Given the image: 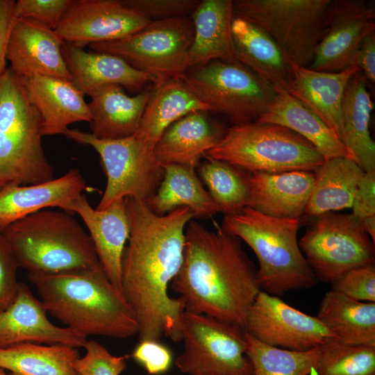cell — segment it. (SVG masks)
<instances>
[{
    "label": "cell",
    "mask_w": 375,
    "mask_h": 375,
    "mask_svg": "<svg viewBox=\"0 0 375 375\" xmlns=\"http://www.w3.org/2000/svg\"><path fill=\"white\" fill-rule=\"evenodd\" d=\"M130 234L122 258L121 292L138 325V342H180L185 303L168 287L183 262L185 228L193 218L187 207L158 215L146 201L127 197Z\"/></svg>",
    "instance_id": "1"
},
{
    "label": "cell",
    "mask_w": 375,
    "mask_h": 375,
    "mask_svg": "<svg viewBox=\"0 0 375 375\" xmlns=\"http://www.w3.org/2000/svg\"><path fill=\"white\" fill-rule=\"evenodd\" d=\"M213 230L192 219L185 233L183 262L172 281L186 312L245 327L260 288L242 240L213 221ZM245 329V328H244Z\"/></svg>",
    "instance_id": "2"
},
{
    "label": "cell",
    "mask_w": 375,
    "mask_h": 375,
    "mask_svg": "<svg viewBox=\"0 0 375 375\" xmlns=\"http://www.w3.org/2000/svg\"><path fill=\"white\" fill-rule=\"evenodd\" d=\"M49 314L85 336L126 339L138 334L135 315L102 265L78 271L28 272Z\"/></svg>",
    "instance_id": "3"
},
{
    "label": "cell",
    "mask_w": 375,
    "mask_h": 375,
    "mask_svg": "<svg viewBox=\"0 0 375 375\" xmlns=\"http://www.w3.org/2000/svg\"><path fill=\"white\" fill-rule=\"evenodd\" d=\"M222 227L244 241L259 264L257 280L262 291L280 296L317 284L297 240L301 219L277 218L250 207L224 215Z\"/></svg>",
    "instance_id": "4"
},
{
    "label": "cell",
    "mask_w": 375,
    "mask_h": 375,
    "mask_svg": "<svg viewBox=\"0 0 375 375\" xmlns=\"http://www.w3.org/2000/svg\"><path fill=\"white\" fill-rule=\"evenodd\" d=\"M19 268L59 274L100 265L89 235L73 215L44 209L3 230Z\"/></svg>",
    "instance_id": "5"
},
{
    "label": "cell",
    "mask_w": 375,
    "mask_h": 375,
    "mask_svg": "<svg viewBox=\"0 0 375 375\" xmlns=\"http://www.w3.org/2000/svg\"><path fill=\"white\" fill-rule=\"evenodd\" d=\"M42 122L20 78L7 67L0 74V192L54 178L42 142Z\"/></svg>",
    "instance_id": "6"
},
{
    "label": "cell",
    "mask_w": 375,
    "mask_h": 375,
    "mask_svg": "<svg viewBox=\"0 0 375 375\" xmlns=\"http://www.w3.org/2000/svg\"><path fill=\"white\" fill-rule=\"evenodd\" d=\"M204 157L226 162L249 173L315 172L324 157L307 140L274 124L233 125Z\"/></svg>",
    "instance_id": "7"
},
{
    "label": "cell",
    "mask_w": 375,
    "mask_h": 375,
    "mask_svg": "<svg viewBox=\"0 0 375 375\" xmlns=\"http://www.w3.org/2000/svg\"><path fill=\"white\" fill-rule=\"evenodd\" d=\"M333 0H235L234 16L267 33L290 62L310 65L326 35Z\"/></svg>",
    "instance_id": "8"
},
{
    "label": "cell",
    "mask_w": 375,
    "mask_h": 375,
    "mask_svg": "<svg viewBox=\"0 0 375 375\" xmlns=\"http://www.w3.org/2000/svg\"><path fill=\"white\" fill-rule=\"evenodd\" d=\"M181 78L209 112L224 115L233 125L256 122L277 94L236 60H216L190 68Z\"/></svg>",
    "instance_id": "9"
},
{
    "label": "cell",
    "mask_w": 375,
    "mask_h": 375,
    "mask_svg": "<svg viewBox=\"0 0 375 375\" xmlns=\"http://www.w3.org/2000/svg\"><path fill=\"white\" fill-rule=\"evenodd\" d=\"M63 135L92 147L100 157L107 182L97 209L127 197L146 201L162 180L164 167L156 160L153 149L135 134L121 139H99L91 133L68 128Z\"/></svg>",
    "instance_id": "10"
},
{
    "label": "cell",
    "mask_w": 375,
    "mask_h": 375,
    "mask_svg": "<svg viewBox=\"0 0 375 375\" xmlns=\"http://www.w3.org/2000/svg\"><path fill=\"white\" fill-rule=\"evenodd\" d=\"M193 36L191 17H178L151 21L130 36L89 47L94 51L122 58L137 70L155 77L160 84L181 78L188 70Z\"/></svg>",
    "instance_id": "11"
},
{
    "label": "cell",
    "mask_w": 375,
    "mask_h": 375,
    "mask_svg": "<svg viewBox=\"0 0 375 375\" xmlns=\"http://www.w3.org/2000/svg\"><path fill=\"white\" fill-rule=\"evenodd\" d=\"M312 219L299 245L317 281L331 283L374 262L375 243L352 214L329 212Z\"/></svg>",
    "instance_id": "12"
},
{
    "label": "cell",
    "mask_w": 375,
    "mask_h": 375,
    "mask_svg": "<svg viewBox=\"0 0 375 375\" xmlns=\"http://www.w3.org/2000/svg\"><path fill=\"white\" fill-rule=\"evenodd\" d=\"M246 334L239 326L185 311L184 351L175 365L188 375H254Z\"/></svg>",
    "instance_id": "13"
},
{
    "label": "cell",
    "mask_w": 375,
    "mask_h": 375,
    "mask_svg": "<svg viewBox=\"0 0 375 375\" xmlns=\"http://www.w3.org/2000/svg\"><path fill=\"white\" fill-rule=\"evenodd\" d=\"M244 328L265 344L290 351H306L337 340L316 317L262 290L249 310Z\"/></svg>",
    "instance_id": "14"
},
{
    "label": "cell",
    "mask_w": 375,
    "mask_h": 375,
    "mask_svg": "<svg viewBox=\"0 0 375 375\" xmlns=\"http://www.w3.org/2000/svg\"><path fill=\"white\" fill-rule=\"evenodd\" d=\"M151 22L121 0H71L54 31L63 42L83 49L130 36Z\"/></svg>",
    "instance_id": "15"
},
{
    "label": "cell",
    "mask_w": 375,
    "mask_h": 375,
    "mask_svg": "<svg viewBox=\"0 0 375 375\" xmlns=\"http://www.w3.org/2000/svg\"><path fill=\"white\" fill-rule=\"evenodd\" d=\"M375 8L365 0H333L328 31L308 68L338 72L352 66L362 40L375 31Z\"/></svg>",
    "instance_id": "16"
},
{
    "label": "cell",
    "mask_w": 375,
    "mask_h": 375,
    "mask_svg": "<svg viewBox=\"0 0 375 375\" xmlns=\"http://www.w3.org/2000/svg\"><path fill=\"white\" fill-rule=\"evenodd\" d=\"M47 310L28 285L19 283L14 301L0 311V349L21 343L64 344L83 347L87 336L68 327L53 324Z\"/></svg>",
    "instance_id": "17"
},
{
    "label": "cell",
    "mask_w": 375,
    "mask_h": 375,
    "mask_svg": "<svg viewBox=\"0 0 375 375\" xmlns=\"http://www.w3.org/2000/svg\"><path fill=\"white\" fill-rule=\"evenodd\" d=\"M63 43L45 24L33 19H17L6 47L9 67L19 78L42 75L72 81L62 52Z\"/></svg>",
    "instance_id": "18"
},
{
    "label": "cell",
    "mask_w": 375,
    "mask_h": 375,
    "mask_svg": "<svg viewBox=\"0 0 375 375\" xmlns=\"http://www.w3.org/2000/svg\"><path fill=\"white\" fill-rule=\"evenodd\" d=\"M62 52L72 83L85 95L91 97L99 89L109 85H118L138 94L149 85L158 84L155 77L137 70L114 55L85 51L65 42Z\"/></svg>",
    "instance_id": "19"
},
{
    "label": "cell",
    "mask_w": 375,
    "mask_h": 375,
    "mask_svg": "<svg viewBox=\"0 0 375 375\" xmlns=\"http://www.w3.org/2000/svg\"><path fill=\"white\" fill-rule=\"evenodd\" d=\"M71 212L82 219L108 278L122 293V258L130 234L125 199L99 210L82 194L74 202Z\"/></svg>",
    "instance_id": "20"
},
{
    "label": "cell",
    "mask_w": 375,
    "mask_h": 375,
    "mask_svg": "<svg viewBox=\"0 0 375 375\" xmlns=\"http://www.w3.org/2000/svg\"><path fill=\"white\" fill-rule=\"evenodd\" d=\"M20 79L29 103L40 116L42 136L63 135L73 123L90 122L85 94L72 81L42 75Z\"/></svg>",
    "instance_id": "21"
},
{
    "label": "cell",
    "mask_w": 375,
    "mask_h": 375,
    "mask_svg": "<svg viewBox=\"0 0 375 375\" xmlns=\"http://www.w3.org/2000/svg\"><path fill=\"white\" fill-rule=\"evenodd\" d=\"M85 189V181L78 169L49 181L6 188L0 192V228L3 230L17 220L49 208H59L72 214V206Z\"/></svg>",
    "instance_id": "22"
},
{
    "label": "cell",
    "mask_w": 375,
    "mask_h": 375,
    "mask_svg": "<svg viewBox=\"0 0 375 375\" xmlns=\"http://www.w3.org/2000/svg\"><path fill=\"white\" fill-rule=\"evenodd\" d=\"M315 178L310 171L252 173L249 207L273 217L301 219Z\"/></svg>",
    "instance_id": "23"
},
{
    "label": "cell",
    "mask_w": 375,
    "mask_h": 375,
    "mask_svg": "<svg viewBox=\"0 0 375 375\" xmlns=\"http://www.w3.org/2000/svg\"><path fill=\"white\" fill-rule=\"evenodd\" d=\"M290 63L292 80L288 92L316 114L342 141L344 90L359 69L353 65L341 72H326Z\"/></svg>",
    "instance_id": "24"
},
{
    "label": "cell",
    "mask_w": 375,
    "mask_h": 375,
    "mask_svg": "<svg viewBox=\"0 0 375 375\" xmlns=\"http://www.w3.org/2000/svg\"><path fill=\"white\" fill-rule=\"evenodd\" d=\"M206 112H191L164 131L153 148V155L162 166L180 165L196 169L205 153L217 145L224 131Z\"/></svg>",
    "instance_id": "25"
},
{
    "label": "cell",
    "mask_w": 375,
    "mask_h": 375,
    "mask_svg": "<svg viewBox=\"0 0 375 375\" xmlns=\"http://www.w3.org/2000/svg\"><path fill=\"white\" fill-rule=\"evenodd\" d=\"M231 33L235 58L275 89L288 91L291 63L274 40L251 22L234 16Z\"/></svg>",
    "instance_id": "26"
},
{
    "label": "cell",
    "mask_w": 375,
    "mask_h": 375,
    "mask_svg": "<svg viewBox=\"0 0 375 375\" xmlns=\"http://www.w3.org/2000/svg\"><path fill=\"white\" fill-rule=\"evenodd\" d=\"M233 17L231 0L199 1L191 16L194 36L188 69L212 60H235L231 33Z\"/></svg>",
    "instance_id": "27"
},
{
    "label": "cell",
    "mask_w": 375,
    "mask_h": 375,
    "mask_svg": "<svg viewBox=\"0 0 375 375\" xmlns=\"http://www.w3.org/2000/svg\"><path fill=\"white\" fill-rule=\"evenodd\" d=\"M152 88H146L133 97L127 95L118 85L99 89L88 103L91 133L97 138L107 140L135 134Z\"/></svg>",
    "instance_id": "28"
},
{
    "label": "cell",
    "mask_w": 375,
    "mask_h": 375,
    "mask_svg": "<svg viewBox=\"0 0 375 375\" xmlns=\"http://www.w3.org/2000/svg\"><path fill=\"white\" fill-rule=\"evenodd\" d=\"M276 90L274 101L256 122L278 124L293 131L310 142L324 160L349 158L343 142L316 114L285 90Z\"/></svg>",
    "instance_id": "29"
},
{
    "label": "cell",
    "mask_w": 375,
    "mask_h": 375,
    "mask_svg": "<svg viewBox=\"0 0 375 375\" xmlns=\"http://www.w3.org/2000/svg\"><path fill=\"white\" fill-rule=\"evenodd\" d=\"M374 104L360 72L348 82L342 105V136L349 158L365 172L375 170V143L369 133Z\"/></svg>",
    "instance_id": "30"
},
{
    "label": "cell",
    "mask_w": 375,
    "mask_h": 375,
    "mask_svg": "<svg viewBox=\"0 0 375 375\" xmlns=\"http://www.w3.org/2000/svg\"><path fill=\"white\" fill-rule=\"evenodd\" d=\"M209 112L181 78L154 85L135 134L149 147L154 146L164 131L181 117L194 112Z\"/></svg>",
    "instance_id": "31"
},
{
    "label": "cell",
    "mask_w": 375,
    "mask_h": 375,
    "mask_svg": "<svg viewBox=\"0 0 375 375\" xmlns=\"http://www.w3.org/2000/svg\"><path fill=\"white\" fill-rule=\"evenodd\" d=\"M156 192L145 201L156 215L167 214L179 207L191 210L194 218L208 219L221 212L197 176L195 169L167 165Z\"/></svg>",
    "instance_id": "32"
},
{
    "label": "cell",
    "mask_w": 375,
    "mask_h": 375,
    "mask_svg": "<svg viewBox=\"0 0 375 375\" xmlns=\"http://www.w3.org/2000/svg\"><path fill=\"white\" fill-rule=\"evenodd\" d=\"M364 174L361 167L349 158L325 160L315 172V183L304 216L312 218L326 212L351 208Z\"/></svg>",
    "instance_id": "33"
},
{
    "label": "cell",
    "mask_w": 375,
    "mask_h": 375,
    "mask_svg": "<svg viewBox=\"0 0 375 375\" xmlns=\"http://www.w3.org/2000/svg\"><path fill=\"white\" fill-rule=\"evenodd\" d=\"M316 317L341 343L375 347V302L353 300L330 290Z\"/></svg>",
    "instance_id": "34"
},
{
    "label": "cell",
    "mask_w": 375,
    "mask_h": 375,
    "mask_svg": "<svg viewBox=\"0 0 375 375\" xmlns=\"http://www.w3.org/2000/svg\"><path fill=\"white\" fill-rule=\"evenodd\" d=\"M78 349L26 342L0 349V368L10 375H79L74 364Z\"/></svg>",
    "instance_id": "35"
},
{
    "label": "cell",
    "mask_w": 375,
    "mask_h": 375,
    "mask_svg": "<svg viewBox=\"0 0 375 375\" xmlns=\"http://www.w3.org/2000/svg\"><path fill=\"white\" fill-rule=\"evenodd\" d=\"M206 159L197 166L198 174L221 212L232 215L249 207L251 174L226 162Z\"/></svg>",
    "instance_id": "36"
},
{
    "label": "cell",
    "mask_w": 375,
    "mask_h": 375,
    "mask_svg": "<svg viewBox=\"0 0 375 375\" xmlns=\"http://www.w3.org/2000/svg\"><path fill=\"white\" fill-rule=\"evenodd\" d=\"M246 339L254 375H309L321 351V346L303 351L272 347L247 331Z\"/></svg>",
    "instance_id": "37"
},
{
    "label": "cell",
    "mask_w": 375,
    "mask_h": 375,
    "mask_svg": "<svg viewBox=\"0 0 375 375\" xmlns=\"http://www.w3.org/2000/svg\"><path fill=\"white\" fill-rule=\"evenodd\" d=\"M309 375H375V347L327 342Z\"/></svg>",
    "instance_id": "38"
},
{
    "label": "cell",
    "mask_w": 375,
    "mask_h": 375,
    "mask_svg": "<svg viewBox=\"0 0 375 375\" xmlns=\"http://www.w3.org/2000/svg\"><path fill=\"white\" fill-rule=\"evenodd\" d=\"M85 354L74 364L79 375H120L127 366L129 356H114L99 342L88 340Z\"/></svg>",
    "instance_id": "39"
},
{
    "label": "cell",
    "mask_w": 375,
    "mask_h": 375,
    "mask_svg": "<svg viewBox=\"0 0 375 375\" xmlns=\"http://www.w3.org/2000/svg\"><path fill=\"white\" fill-rule=\"evenodd\" d=\"M331 285V290L353 300L375 302V263L355 267Z\"/></svg>",
    "instance_id": "40"
},
{
    "label": "cell",
    "mask_w": 375,
    "mask_h": 375,
    "mask_svg": "<svg viewBox=\"0 0 375 375\" xmlns=\"http://www.w3.org/2000/svg\"><path fill=\"white\" fill-rule=\"evenodd\" d=\"M199 0H122L127 7L150 21L188 17Z\"/></svg>",
    "instance_id": "41"
},
{
    "label": "cell",
    "mask_w": 375,
    "mask_h": 375,
    "mask_svg": "<svg viewBox=\"0 0 375 375\" xmlns=\"http://www.w3.org/2000/svg\"><path fill=\"white\" fill-rule=\"evenodd\" d=\"M71 0H18L15 2L17 19L37 20L55 30Z\"/></svg>",
    "instance_id": "42"
},
{
    "label": "cell",
    "mask_w": 375,
    "mask_h": 375,
    "mask_svg": "<svg viewBox=\"0 0 375 375\" xmlns=\"http://www.w3.org/2000/svg\"><path fill=\"white\" fill-rule=\"evenodd\" d=\"M131 357L151 375L167 372L172 362L170 349L160 341L151 340L138 342Z\"/></svg>",
    "instance_id": "43"
},
{
    "label": "cell",
    "mask_w": 375,
    "mask_h": 375,
    "mask_svg": "<svg viewBox=\"0 0 375 375\" xmlns=\"http://www.w3.org/2000/svg\"><path fill=\"white\" fill-rule=\"evenodd\" d=\"M19 268L13 253L0 228V311L7 308L15 299L19 282Z\"/></svg>",
    "instance_id": "44"
},
{
    "label": "cell",
    "mask_w": 375,
    "mask_h": 375,
    "mask_svg": "<svg viewBox=\"0 0 375 375\" xmlns=\"http://www.w3.org/2000/svg\"><path fill=\"white\" fill-rule=\"evenodd\" d=\"M352 215L358 220L375 216V170L365 172L356 190Z\"/></svg>",
    "instance_id": "45"
},
{
    "label": "cell",
    "mask_w": 375,
    "mask_h": 375,
    "mask_svg": "<svg viewBox=\"0 0 375 375\" xmlns=\"http://www.w3.org/2000/svg\"><path fill=\"white\" fill-rule=\"evenodd\" d=\"M351 65L357 67L367 83L375 82V31L361 42L352 60Z\"/></svg>",
    "instance_id": "46"
},
{
    "label": "cell",
    "mask_w": 375,
    "mask_h": 375,
    "mask_svg": "<svg viewBox=\"0 0 375 375\" xmlns=\"http://www.w3.org/2000/svg\"><path fill=\"white\" fill-rule=\"evenodd\" d=\"M15 1L0 0V74L6 67V47L10 31L17 19L14 14Z\"/></svg>",
    "instance_id": "47"
},
{
    "label": "cell",
    "mask_w": 375,
    "mask_h": 375,
    "mask_svg": "<svg viewBox=\"0 0 375 375\" xmlns=\"http://www.w3.org/2000/svg\"><path fill=\"white\" fill-rule=\"evenodd\" d=\"M359 222L372 242L375 243V216L367 217Z\"/></svg>",
    "instance_id": "48"
},
{
    "label": "cell",
    "mask_w": 375,
    "mask_h": 375,
    "mask_svg": "<svg viewBox=\"0 0 375 375\" xmlns=\"http://www.w3.org/2000/svg\"><path fill=\"white\" fill-rule=\"evenodd\" d=\"M0 375H10L9 374H7L4 369L0 368Z\"/></svg>",
    "instance_id": "49"
}]
</instances>
